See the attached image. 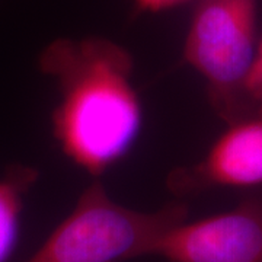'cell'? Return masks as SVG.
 I'll return each mask as SVG.
<instances>
[{
	"mask_svg": "<svg viewBox=\"0 0 262 262\" xmlns=\"http://www.w3.org/2000/svg\"><path fill=\"white\" fill-rule=\"evenodd\" d=\"M258 0H198L184 60L206 82L207 98L226 124L248 117L246 83L256 54Z\"/></svg>",
	"mask_w": 262,
	"mask_h": 262,
	"instance_id": "cell-3",
	"label": "cell"
},
{
	"mask_svg": "<svg viewBox=\"0 0 262 262\" xmlns=\"http://www.w3.org/2000/svg\"><path fill=\"white\" fill-rule=\"evenodd\" d=\"M261 187L262 113L226 124L201 159L172 169L166 177V188L179 200L220 188Z\"/></svg>",
	"mask_w": 262,
	"mask_h": 262,
	"instance_id": "cell-5",
	"label": "cell"
},
{
	"mask_svg": "<svg viewBox=\"0 0 262 262\" xmlns=\"http://www.w3.org/2000/svg\"><path fill=\"white\" fill-rule=\"evenodd\" d=\"M153 256L166 262H262V189L248 192L227 211L172 227Z\"/></svg>",
	"mask_w": 262,
	"mask_h": 262,
	"instance_id": "cell-4",
	"label": "cell"
},
{
	"mask_svg": "<svg viewBox=\"0 0 262 262\" xmlns=\"http://www.w3.org/2000/svg\"><path fill=\"white\" fill-rule=\"evenodd\" d=\"M188 215V204L179 198L155 211L122 206L95 179L27 262H122L153 256L163 234Z\"/></svg>",
	"mask_w": 262,
	"mask_h": 262,
	"instance_id": "cell-2",
	"label": "cell"
},
{
	"mask_svg": "<svg viewBox=\"0 0 262 262\" xmlns=\"http://www.w3.org/2000/svg\"><path fill=\"white\" fill-rule=\"evenodd\" d=\"M37 169L13 165L0 177V262H5L18 241L24 200L38 181Z\"/></svg>",
	"mask_w": 262,
	"mask_h": 262,
	"instance_id": "cell-6",
	"label": "cell"
},
{
	"mask_svg": "<svg viewBox=\"0 0 262 262\" xmlns=\"http://www.w3.org/2000/svg\"><path fill=\"white\" fill-rule=\"evenodd\" d=\"M246 94L252 106V113H262V39L256 47L255 60L246 83Z\"/></svg>",
	"mask_w": 262,
	"mask_h": 262,
	"instance_id": "cell-7",
	"label": "cell"
},
{
	"mask_svg": "<svg viewBox=\"0 0 262 262\" xmlns=\"http://www.w3.org/2000/svg\"><path fill=\"white\" fill-rule=\"evenodd\" d=\"M136 9L139 12H162V10L172 9L178 5H182L188 0H134Z\"/></svg>",
	"mask_w": 262,
	"mask_h": 262,
	"instance_id": "cell-8",
	"label": "cell"
},
{
	"mask_svg": "<svg viewBox=\"0 0 262 262\" xmlns=\"http://www.w3.org/2000/svg\"><path fill=\"white\" fill-rule=\"evenodd\" d=\"M38 61L58 91L51 115L54 139L67 159L99 178L140 133L143 110L131 54L106 38H58Z\"/></svg>",
	"mask_w": 262,
	"mask_h": 262,
	"instance_id": "cell-1",
	"label": "cell"
}]
</instances>
